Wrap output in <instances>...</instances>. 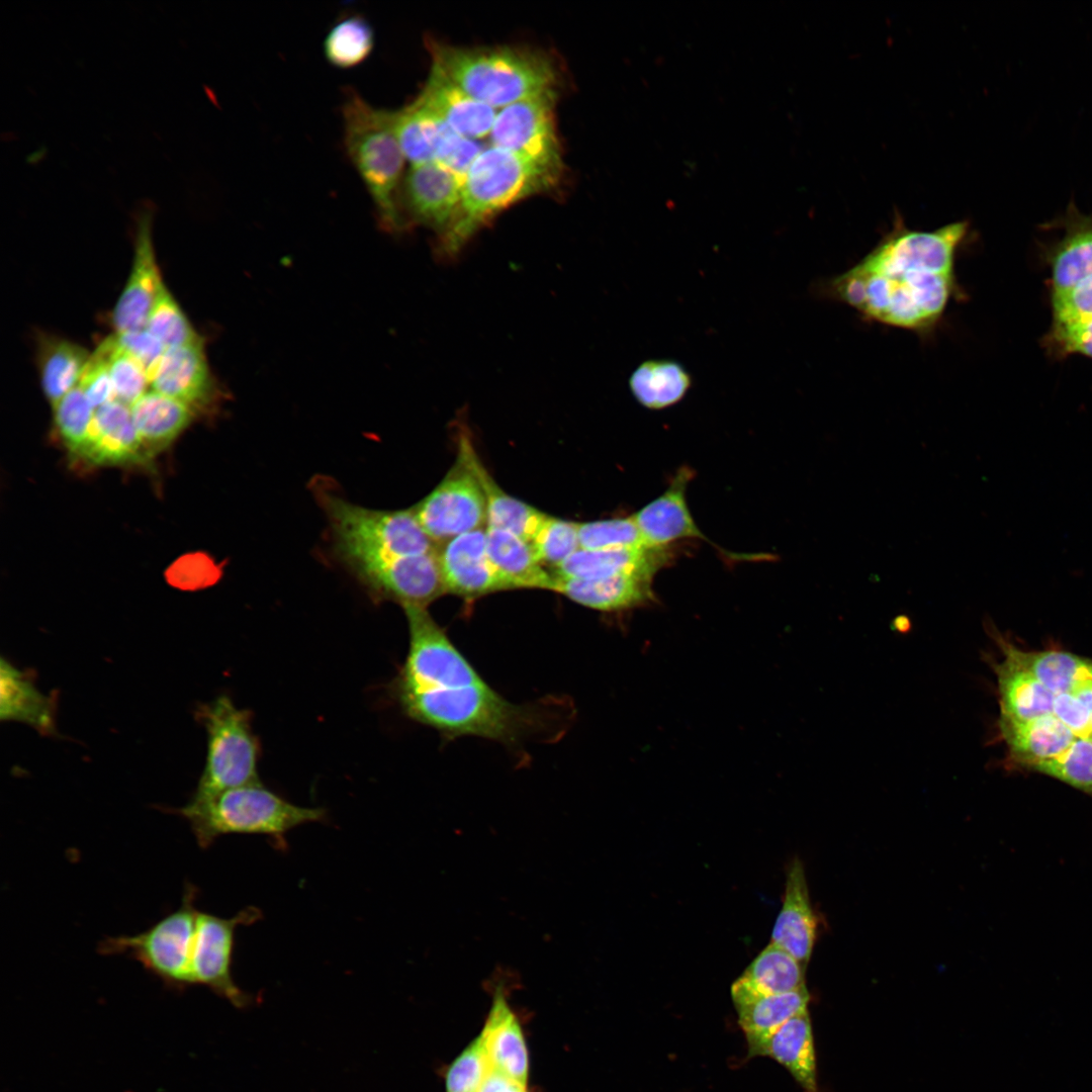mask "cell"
<instances>
[{"mask_svg": "<svg viewBox=\"0 0 1092 1092\" xmlns=\"http://www.w3.org/2000/svg\"><path fill=\"white\" fill-rule=\"evenodd\" d=\"M969 235L968 220L918 231L895 212L891 230L855 265L827 281L826 294L864 321L929 337L948 305L964 298L956 265Z\"/></svg>", "mask_w": 1092, "mask_h": 1092, "instance_id": "obj_1", "label": "cell"}, {"mask_svg": "<svg viewBox=\"0 0 1092 1092\" xmlns=\"http://www.w3.org/2000/svg\"><path fill=\"white\" fill-rule=\"evenodd\" d=\"M408 650L392 694L412 720L443 736H476L516 744L533 731L537 712L493 690L427 609L403 608Z\"/></svg>", "mask_w": 1092, "mask_h": 1092, "instance_id": "obj_2", "label": "cell"}, {"mask_svg": "<svg viewBox=\"0 0 1092 1092\" xmlns=\"http://www.w3.org/2000/svg\"><path fill=\"white\" fill-rule=\"evenodd\" d=\"M333 550L370 597L424 608L446 594L436 543L412 510L368 509L321 492Z\"/></svg>", "mask_w": 1092, "mask_h": 1092, "instance_id": "obj_3", "label": "cell"}, {"mask_svg": "<svg viewBox=\"0 0 1092 1092\" xmlns=\"http://www.w3.org/2000/svg\"><path fill=\"white\" fill-rule=\"evenodd\" d=\"M432 65L476 100L492 108L556 92L558 72L539 51L457 48L429 41Z\"/></svg>", "mask_w": 1092, "mask_h": 1092, "instance_id": "obj_4", "label": "cell"}, {"mask_svg": "<svg viewBox=\"0 0 1092 1092\" xmlns=\"http://www.w3.org/2000/svg\"><path fill=\"white\" fill-rule=\"evenodd\" d=\"M559 176L490 146L472 163L462 181L458 210L439 236L438 253L449 259L496 214L530 196L553 189Z\"/></svg>", "mask_w": 1092, "mask_h": 1092, "instance_id": "obj_5", "label": "cell"}, {"mask_svg": "<svg viewBox=\"0 0 1092 1092\" xmlns=\"http://www.w3.org/2000/svg\"><path fill=\"white\" fill-rule=\"evenodd\" d=\"M344 146L387 230L402 226L399 203L406 161L397 139L393 111L373 106L354 90L342 106Z\"/></svg>", "mask_w": 1092, "mask_h": 1092, "instance_id": "obj_6", "label": "cell"}, {"mask_svg": "<svg viewBox=\"0 0 1092 1092\" xmlns=\"http://www.w3.org/2000/svg\"><path fill=\"white\" fill-rule=\"evenodd\" d=\"M171 812L188 821L201 848L233 833L263 834L283 843L291 829L326 818L325 809L292 804L261 782L229 789L204 800H190Z\"/></svg>", "mask_w": 1092, "mask_h": 1092, "instance_id": "obj_7", "label": "cell"}, {"mask_svg": "<svg viewBox=\"0 0 1092 1092\" xmlns=\"http://www.w3.org/2000/svg\"><path fill=\"white\" fill-rule=\"evenodd\" d=\"M195 718L205 728L207 751L203 771L190 800L200 801L225 790L260 782V743L252 728V713L220 696L201 704Z\"/></svg>", "mask_w": 1092, "mask_h": 1092, "instance_id": "obj_8", "label": "cell"}, {"mask_svg": "<svg viewBox=\"0 0 1092 1092\" xmlns=\"http://www.w3.org/2000/svg\"><path fill=\"white\" fill-rule=\"evenodd\" d=\"M197 896L198 889L187 882L176 910L140 933L102 939L98 944V952L131 958L170 987L183 988L191 985V957L198 913L195 906Z\"/></svg>", "mask_w": 1092, "mask_h": 1092, "instance_id": "obj_9", "label": "cell"}, {"mask_svg": "<svg viewBox=\"0 0 1092 1092\" xmlns=\"http://www.w3.org/2000/svg\"><path fill=\"white\" fill-rule=\"evenodd\" d=\"M472 443L461 434L457 459L443 480L413 511L435 543L486 525L483 489L471 462Z\"/></svg>", "mask_w": 1092, "mask_h": 1092, "instance_id": "obj_10", "label": "cell"}, {"mask_svg": "<svg viewBox=\"0 0 1092 1092\" xmlns=\"http://www.w3.org/2000/svg\"><path fill=\"white\" fill-rule=\"evenodd\" d=\"M556 96L550 92L500 108L488 136L491 146L560 177L563 163L554 115Z\"/></svg>", "mask_w": 1092, "mask_h": 1092, "instance_id": "obj_11", "label": "cell"}, {"mask_svg": "<svg viewBox=\"0 0 1092 1092\" xmlns=\"http://www.w3.org/2000/svg\"><path fill=\"white\" fill-rule=\"evenodd\" d=\"M260 918V910L253 906L231 918L198 911L191 957L192 984L209 987L236 1007L250 1005L252 996L242 991L232 977L233 952L237 927Z\"/></svg>", "mask_w": 1092, "mask_h": 1092, "instance_id": "obj_12", "label": "cell"}, {"mask_svg": "<svg viewBox=\"0 0 1092 1092\" xmlns=\"http://www.w3.org/2000/svg\"><path fill=\"white\" fill-rule=\"evenodd\" d=\"M154 208L144 202L138 209L134 256L128 279L116 301L111 317L116 333L144 330L163 281L152 239Z\"/></svg>", "mask_w": 1092, "mask_h": 1092, "instance_id": "obj_13", "label": "cell"}, {"mask_svg": "<svg viewBox=\"0 0 1092 1092\" xmlns=\"http://www.w3.org/2000/svg\"><path fill=\"white\" fill-rule=\"evenodd\" d=\"M462 179L433 162L411 165L404 174L399 203L418 223L441 236L451 224L459 207Z\"/></svg>", "mask_w": 1092, "mask_h": 1092, "instance_id": "obj_14", "label": "cell"}, {"mask_svg": "<svg viewBox=\"0 0 1092 1092\" xmlns=\"http://www.w3.org/2000/svg\"><path fill=\"white\" fill-rule=\"evenodd\" d=\"M438 558L446 593L465 599L506 590L486 548V528L456 536L442 544Z\"/></svg>", "mask_w": 1092, "mask_h": 1092, "instance_id": "obj_15", "label": "cell"}, {"mask_svg": "<svg viewBox=\"0 0 1092 1092\" xmlns=\"http://www.w3.org/2000/svg\"><path fill=\"white\" fill-rule=\"evenodd\" d=\"M150 385L195 413L209 405L216 388L202 341L166 349Z\"/></svg>", "mask_w": 1092, "mask_h": 1092, "instance_id": "obj_16", "label": "cell"}, {"mask_svg": "<svg viewBox=\"0 0 1092 1092\" xmlns=\"http://www.w3.org/2000/svg\"><path fill=\"white\" fill-rule=\"evenodd\" d=\"M415 100L454 130L475 141L489 136L497 113L495 108L462 90L434 65Z\"/></svg>", "mask_w": 1092, "mask_h": 1092, "instance_id": "obj_17", "label": "cell"}, {"mask_svg": "<svg viewBox=\"0 0 1092 1092\" xmlns=\"http://www.w3.org/2000/svg\"><path fill=\"white\" fill-rule=\"evenodd\" d=\"M692 477L691 469H679L668 488L633 516L647 546L665 547L684 538L710 542L696 525L687 505L686 490Z\"/></svg>", "mask_w": 1092, "mask_h": 1092, "instance_id": "obj_18", "label": "cell"}, {"mask_svg": "<svg viewBox=\"0 0 1092 1092\" xmlns=\"http://www.w3.org/2000/svg\"><path fill=\"white\" fill-rule=\"evenodd\" d=\"M1058 225L1064 235L1046 255L1052 294L1068 291L1092 277V212H1081L1071 201Z\"/></svg>", "mask_w": 1092, "mask_h": 1092, "instance_id": "obj_19", "label": "cell"}, {"mask_svg": "<svg viewBox=\"0 0 1092 1092\" xmlns=\"http://www.w3.org/2000/svg\"><path fill=\"white\" fill-rule=\"evenodd\" d=\"M816 925L804 867L802 861L796 858L787 873L784 901L772 928L770 942L807 967L816 938Z\"/></svg>", "mask_w": 1092, "mask_h": 1092, "instance_id": "obj_20", "label": "cell"}, {"mask_svg": "<svg viewBox=\"0 0 1092 1092\" xmlns=\"http://www.w3.org/2000/svg\"><path fill=\"white\" fill-rule=\"evenodd\" d=\"M146 456L128 405L114 399L95 408L89 438L78 457L96 465H112Z\"/></svg>", "mask_w": 1092, "mask_h": 1092, "instance_id": "obj_21", "label": "cell"}, {"mask_svg": "<svg viewBox=\"0 0 1092 1092\" xmlns=\"http://www.w3.org/2000/svg\"><path fill=\"white\" fill-rule=\"evenodd\" d=\"M646 572L600 579H578L553 574L552 590L598 611L615 612L642 606L653 600L652 579Z\"/></svg>", "mask_w": 1092, "mask_h": 1092, "instance_id": "obj_22", "label": "cell"}, {"mask_svg": "<svg viewBox=\"0 0 1092 1092\" xmlns=\"http://www.w3.org/2000/svg\"><path fill=\"white\" fill-rule=\"evenodd\" d=\"M56 694L46 695L35 686L32 671L0 660V719L27 724L43 736L57 735Z\"/></svg>", "mask_w": 1092, "mask_h": 1092, "instance_id": "obj_23", "label": "cell"}, {"mask_svg": "<svg viewBox=\"0 0 1092 1092\" xmlns=\"http://www.w3.org/2000/svg\"><path fill=\"white\" fill-rule=\"evenodd\" d=\"M987 631L1004 655L1032 674L1055 696L1071 694L1092 680L1090 659L1057 650L1023 651L1010 643L991 622L987 623Z\"/></svg>", "mask_w": 1092, "mask_h": 1092, "instance_id": "obj_24", "label": "cell"}, {"mask_svg": "<svg viewBox=\"0 0 1092 1092\" xmlns=\"http://www.w3.org/2000/svg\"><path fill=\"white\" fill-rule=\"evenodd\" d=\"M748 1056L774 1059L791 1073L806 1092H818L816 1055L808 1010L787 1020L748 1050Z\"/></svg>", "mask_w": 1092, "mask_h": 1092, "instance_id": "obj_25", "label": "cell"}, {"mask_svg": "<svg viewBox=\"0 0 1092 1092\" xmlns=\"http://www.w3.org/2000/svg\"><path fill=\"white\" fill-rule=\"evenodd\" d=\"M998 727L1010 761L1027 768L1063 754L1078 738L1054 714L1020 722L998 720Z\"/></svg>", "mask_w": 1092, "mask_h": 1092, "instance_id": "obj_26", "label": "cell"}, {"mask_svg": "<svg viewBox=\"0 0 1092 1092\" xmlns=\"http://www.w3.org/2000/svg\"><path fill=\"white\" fill-rule=\"evenodd\" d=\"M668 559L665 547L586 550L579 548L563 561L554 575L600 579L627 573L655 574Z\"/></svg>", "mask_w": 1092, "mask_h": 1092, "instance_id": "obj_27", "label": "cell"}, {"mask_svg": "<svg viewBox=\"0 0 1092 1092\" xmlns=\"http://www.w3.org/2000/svg\"><path fill=\"white\" fill-rule=\"evenodd\" d=\"M737 1020L747 1040L754 1048L793 1016L808 1010L809 992L805 987L780 994L749 993L731 987Z\"/></svg>", "mask_w": 1092, "mask_h": 1092, "instance_id": "obj_28", "label": "cell"}, {"mask_svg": "<svg viewBox=\"0 0 1092 1092\" xmlns=\"http://www.w3.org/2000/svg\"><path fill=\"white\" fill-rule=\"evenodd\" d=\"M490 1069L526 1085L528 1053L519 1021L503 991L494 993L492 1006L480 1033Z\"/></svg>", "mask_w": 1092, "mask_h": 1092, "instance_id": "obj_29", "label": "cell"}, {"mask_svg": "<svg viewBox=\"0 0 1092 1092\" xmlns=\"http://www.w3.org/2000/svg\"><path fill=\"white\" fill-rule=\"evenodd\" d=\"M488 558L506 590L542 588L552 590L553 573L539 561L531 544L515 534L486 527Z\"/></svg>", "mask_w": 1092, "mask_h": 1092, "instance_id": "obj_30", "label": "cell"}, {"mask_svg": "<svg viewBox=\"0 0 1092 1092\" xmlns=\"http://www.w3.org/2000/svg\"><path fill=\"white\" fill-rule=\"evenodd\" d=\"M992 666L997 677L999 720L1020 722L1053 714L1055 695L1032 674L1006 655Z\"/></svg>", "mask_w": 1092, "mask_h": 1092, "instance_id": "obj_31", "label": "cell"}, {"mask_svg": "<svg viewBox=\"0 0 1092 1092\" xmlns=\"http://www.w3.org/2000/svg\"><path fill=\"white\" fill-rule=\"evenodd\" d=\"M134 428L146 454L171 444L191 423L195 412L156 390H148L131 406Z\"/></svg>", "mask_w": 1092, "mask_h": 1092, "instance_id": "obj_32", "label": "cell"}, {"mask_svg": "<svg viewBox=\"0 0 1092 1092\" xmlns=\"http://www.w3.org/2000/svg\"><path fill=\"white\" fill-rule=\"evenodd\" d=\"M91 353L70 340L39 339L37 365L42 391L54 406L78 386Z\"/></svg>", "mask_w": 1092, "mask_h": 1092, "instance_id": "obj_33", "label": "cell"}, {"mask_svg": "<svg viewBox=\"0 0 1092 1092\" xmlns=\"http://www.w3.org/2000/svg\"><path fill=\"white\" fill-rule=\"evenodd\" d=\"M471 462L485 496L486 527L505 530L532 542L546 515L505 492L483 466L473 447Z\"/></svg>", "mask_w": 1092, "mask_h": 1092, "instance_id": "obj_34", "label": "cell"}, {"mask_svg": "<svg viewBox=\"0 0 1092 1092\" xmlns=\"http://www.w3.org/2000/svg\"><path fill=\"white\" fill-rule=\"evenodd\" d=\"M805 971L806 966L769 942L731 987L756 994L787 993L806 986Z\"/></svg>", "mask_w": 1092, "mask_h": 1092, "instance_id": "obj_35", "label": "cell"}, {"mask_svg": "<svg viewBox=\"0 0 1092 1092\" xmlns=\"http://www.w3.org/2000/svg\"><path fill=\"white\" fill-rule=\"evenodd\" d=\"M692 385L685 367L670 359H650L640 363L629 378L633 396L643 406L661 410L677 403Z\"/></svg>", "mask_w": 1092, "mask_h": 1092, "instance_id": "obj_36", "label": "cell"}, {"mask_svg": "<svg viewBox=\"0 0 1092 1092\" xmlns=\"http://www.w3.org/2000/svg\"><path fill=\"white\" fill-rule=\"evenodd\" d=\"M392 111L395 132L406 161L411 165L435 162L446 122L415 99Z\"/></svg>", "mask_w": 1092, "mask_h": 1092, "instance_id": "obj_37", "label": "cell"}, {"mask_svg": "<svg viewBox=\"0 0 1092 1092\" xmlns=\"http://www.w3.org/2000/svg\"><path fill=\"white\" fill-rule=\"evenodd\" d=\"M374 31L369 21L353 14L339 19L324 39V55L328 62L340 69H350L362 64L374 48Z\"/></svg>", "mask_w": 1092, "mask_h": 1092, "instance_id": "obj_38", "label": "cell"}, {"mask_svg": "<svg viewBox=\"0 0 1092 1092\" xmlns=\"http://www.w3.org/2000/svg\"><path fill=\"white\" fill-rule=\"evenodd\" d=\"M146 329L167 349L202 341L164 281L160 284Z\"/></svg>", "mask_w": 1092, "mask_h": 1092, "instance_id": "obj_39", "label": "cell"}, {"mask_svg": "<svg viewBox=\"0 0 1092 1092\" xmlns=\"http://www.w3.org/2000/svg\"><path fill=\"white\" fill-rule=\"evenodd\" d=\"M53 408L59 435L69 451L78 456L89 438L95 408L79 386L67 393Z\"/></svg>", "mask_w": 1092, "mask_h": 1092, "instance_id": "obj_40", "label": "cell"}, {"mask_svg": "<svg viewBox=\"0 0 1092 1092\" xmlns=\"http://www.w3.org/2000/svg\"><path fill=\"white\" fill-rule=\"evenodd\" d=\"M1029 769L1058 779L1092 797V740L1077 738L1063 754Z\"/></svg>", "mask_w": 1092, "mask_h": 1092, "instance_id": "obj_41", "label": "cell"}, {"mask_svg": "<svg viewBox=\"0 0 1092 1092\" xmlns=\"http://www.w3.org/2000/svg\"><path fill=\"white\" fill-rule=\"evenodd\" d=\"M106 350L115 399L129 407L148 390L149 376L142 365L111 336L101 342Z\"/></svg>", "mask_w": 1092, "mask_h": 1092, "instance_id": "obj_42", "label": "cell"}, {"mask_svg": "<svg viewBox=\"0 0 1092 1092\" xmlns=\"http://www.w3.org/2000/svg\"><path fill=\"white\" fill-rule=\"evenodd\" d=\"M578 540L579 548L586 550L647 546L634 517L578 523Z\"/></svg>", "mask_w": 1092, "mask_h": 1092, "instance_id": "obj_43", "label": "cell"}, {"mask_svg": "<svg viewBox=\"0 0 1092 1092\" xmlns=\"http://www.w3.org/2000/svg\"><path fill=\"white\" fill-rule=\"evenodd\" d=\"M531 544L539 561L555 570L579 549L578 523L546 516Z\"/></svg>", "mask_w": 1092, "mask_h": 1092, "instance_id": "obj_44", "label": "cell"}, {"mask_svg": "<svg viewBox=\"0 0 1092 1092\" xmlns=\"http://www.w3.org/2000/svg\"><path fill=\"white\" fill-rule=\"evenodd\" d=\"M490 1071L485 1045L479 1034L450 1065L446 1092H479Z\"/></svg>", "mask_w": 1092, "mask_h": 1092, "instance_id": "obj_45", "label": "cell"}, {"mask_svg": "<svg viewBox=\"0 0 1092 1092\" xmlns=\"http://www.w3.org/2000/svg\"><path fill=\"white\" fill-rule=\"evenodd\" d=\"M1044 345L1055 356L1076 353L1092 358V317L1053 322Z\"/></svg>", "mask_w": 1092, "mask_h": 1092, "instance_id": "obj_46", "label": "cell"}, {"mask_svg": "<svg viewBox=\"0 0 1092 1092\" xmlns=\"http://www.w3.org/2000/svg\"><path fill=\"white\" fill-rule=\"evenodd\" d=\"M483 149L477 141L460 134L446 123L437 148L435 163L456 174L463 181L472 163Z\"/></svg>", "mask_w": 1092, "mask_h": 1092, "instance_id": "obj_47", "label": "cell"}, {"mask_svg": "<svg viewBox=\"0 0 1092 1092\" xmlns=\"http://www.w3.org/2000/svg\"><path fill=\"white\" fill-rule=\"evenodd\" d=\"M167 582L181 590H196L213 582L216 571L203 553H187L177 558L165 571Z\"/></svg>", "mask_w": 1092, "mask_h": 1092, "instance_id": "obj_48", "label": "cell"}, {"mask_svg": "<svg viewBox=\"0 0 1092 1092\" xmlns=\"http://www.w3.org/2000/svg\"><path fill=\"white\" fill-rule=\"evenodd\" d=\"M78 386L94 408L115 399L107 354L102 343L91 353Z\"/></svg>", "mask_w": 1092, "mask_h": 1092, "instance_id": "obj_49", "label": "cell"}, {"mask_svg": "<svg viewBox=\"0 0 1092 1092\" xmlns=\"http://www.w3.org/2000/svg\"><path fill=\"white\" fill-rule=\"evenodd\" d=\"M117 344L132 356L151 379L166 351V347L147 329L116 333Z\"/></svg>", "mask_w": 1092, "mask_h": 1092, "instance_id": "obj_50", "label": "cell"}, {"mask_svg": "<svg viewBox=\"0 0 1092 1092\" xmlns=\"http://www.w3.org/2000/svg\"><path fill=\"white\" fill-rule=\"evenodd\" d=\"M1053 322L1092 317V277L1059 294H1052Z\"/></svg>", "mask_w": 1092, "mask_h": 1092, "instance_id": "obj_51", "label": "cell"}, {"mask_svg": "<svg viewBox=\"0 0 1092 1092\" xmlns=\"http://www.w3.org/2000/svg\"><path fill=\"white\" fill-rule=\"evenodd\" d=\"M1053 714L1078 738L1092 740V721L1084 705L1073 694L1055 696Z\"/></svg>", "mask_w": 1092, "mask_h": 1092, "instance_id": "obj_52", "label": "cell"}, {"mask_svg": "<svg viewBox=\"0 0 1092 1092\" xmlns=\"http://www.w3.org/2000/svg\"><path fill=\"white\" fill-rule=\"evenodd\" d=\"M479 1092H527V1090L526 1085L490 1069Z\"/></svg>", "mask_w": 1092, "mask_h": 1092, "instance_id": "obj_53", "label": "cell"}, {"mask_svg": "<svg viewBox=\"0 0 1092 1092\" xmlns=\"http://www.w3.org/2000/svg\"><path fill=\"white\" fill-rule=\"evenodd\" d=\"M1071 694L1084 705L1092 721V680L1082 685Z\"/></svg>", "mask_w": 1092, "mask_h": 1092, "instance_id": "obj_54", "label": "cell"}, {"mask_svg": "<svg viewBox=\"0 0 1092 1092\" xmlns=\"http://www.w3.org/2000/svg\"><path fill=\"white\" fill-rule=\"evenodd\" d=\"M46 153L47 148L40 145L25 156V161L28 164H36L44 157Z\"/></svg>", "mask_w": 1092, "mask_h": 1092, "instance_id": "obj_55", "label": "cell"}, {"mask_svg": "<svg viewBox=\"0 0 1092 1092\" xmlns=\"http://www.w3.org/2000/svg\"><path fill=\"white\" fill-rule=\"evenodd\" d=\"M895 624L897 625V628H898V629H900L901 627H903V628H904V630H905V629H907V627H908V626L910 625V622H909V620H908V618H907V617H904V616H899V617H897V618L895 619Z\"/></svg>", "mask_w": 1092, "mask_h": 1092, "instance_id": "obj_56", "label": "cell"}]
</instances>
